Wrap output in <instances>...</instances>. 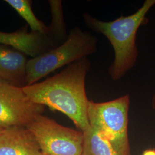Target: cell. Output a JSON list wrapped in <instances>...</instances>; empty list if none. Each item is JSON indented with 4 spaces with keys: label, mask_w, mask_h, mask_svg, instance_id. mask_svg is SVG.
<instances>
[{
    "label": "cell",
    "mask_w": 155,
    "mask_h": 155,
    "mask_svg": "<svg viewBox=\"0 0 155 155\" xmlns=\"http://www.w3.org/2000/svg\"><path fill=\"white\" fill-rule=\"evenodd\" d=\"M90 66L88 57L83 58L54 76L23 89L34 102L61 112L79 130L85 132L90 128L87 118L89 100L86 92V78Z\"/></svg>",
    "instance_id": "cell-1"
},
{
    "label": "cell",
    "mask_w": 155,
    "mask_h": 155,
    "mask_svg": "<svg viewBox=\"0 0 155 155\" xmlns=\"http://www.w3.org/2000/svg\"><path fill=\"white\" fill-rule=\"evenodd\" d=\"M155 5V0H146L133 14L109 21L101 20L86 12L83 13L86 27L105 36L113 47L114 58L108 70L113 81L121 79L135 66L139 55L136 34L140 26L147 21V15Z\"/></svg>",
    "instance_id": "cell-2"
},
{
    "label": "cell",
    "mask_w": 155,
    "mask_h": 155,
    "mask_svg": "<svg viewBox=\"0 0 155 155\" xmlns=\"http://www.w3.org/2000/svg\"><path fill=\"white\" fill-rule=\"evenodd\" d=\"M97 50L98 39L94 35L78 26L74 27L62 44L28 60L26 86L38 82L62 67L89 57Z\"/></svg>",
    "instance_id": "cell-3"
},
{
    "label": "cell",
    "mask_w": 155,
    "mask_h": 155,
    "mask_svg": "<svg viewBox=\"0 0 155 155\" xmlns=\"http://www.w3.org/2000/svg\"><path fill=\"white\" fill-rule=\"evenodd\" d=\"M129 105V95L104 102L89 100L88 104L90 127L106 139L119 155H132L127 133Z\"/></svg>",
    "instance_id": "cell-4"
},
{
    "label": "cell",
    "mask_w": 155,
    "mask_h": 155,
    "mask_svg": "<svg viewBox=\"0 0 155 155\" xmlns=\"http://www.w3.org/2000/svg\"><path fill=\"white\" fill-rule=\"evenodd\" d=\"M26 127L33 134L43 155H81L82 132L66 127L43 116L36 117Z\"/></svg>",
    "instance_id": "cell-5"
},
{
    "label": "cell",
    "mask_w": 155,
    "mask_h": 155,
    "mask_svg": "<svg viewBox=\"0 0 155 155\" xmlns=\"http://www.w3.org/2000/svg\"><path fill=\"white\" fill-rule=\"evenodd\" d=\"M44 108L31 100L23 87L0 79V127H26Z\"/></svg>",
    "instance_id": "cell-6"
},
{
    "label": "cell",
    "mask_w": 155,
    "mask_h": 155,
    "mask_svg": "<svg viewBox=\"0 0 155 155\" xmlns=\"http://www.w3.org/2000/svg\"><path fill=\"white\" fill-rule=\"evenodd\" d=\"M0 45L11 46L32 58L58 46L48 35L32 31L28 32L24 28L12 33L0 32Z\"/></svg>",
    "instance_id": "cell-7"
},
{
    "label": "cell",
    "mask_w": 155,
    "mask_h": 155,
    "mask_svg": "<svg viewBox=\"0 0 155 155\" xmlns=\"http://www.w3.org/2000/svg\"><path fill=\"white\" fill-rule=\"evenodd\" d=\"M0 155H43L26 127L5 129L0 133Z\"/></svg>",
    "instance_id": "cell-8"
},
{
    "label": "cell",
    "mask_w": 155,
    "mask_h": 155,
    "mask_svg": "<svg viewBox=\"0 0 155 155\" xmlns=\"http://www.w3.org/2000/svg\"><path fill=\"white\" fill-rule=\"evenodd\" d=\"M27 63L24 54L0 45V79L17 86H25Z\"/></svg>",
    "instance_id": "cell-9"
},
{
    "label": "cell",
    "mask_w": 155,
    "mask_h": 155,
    "mask_svg": "<svg viewBox=\"0 0 155 155\" xmlns=\"http://www.w3.org/2000/svg\"><path fill=\"white\" fill-rule=\"evenodd\" d=\"M83 133L81 155H119L106 139L91 127Z\"/></svg>",
    "instance_id": "cell-10"
},
{
    "label": "cell",
    "mask_w": 155,
    "mask_h": 155,
    "mask_svg": "<svg viewBox=\"0 0 155 155\" xmlns=\"http://www.w3.org/2000/svg\"><path fill=\"white\" fill-rule=\"evenodd\" d=\"M52 15V21L48 26V36L52 39L58 45L62 44L66 40V25L64 20L62 2L59 0L49 1Z\"/></svg>",
    "instance_id": "cell-11"
},
{
    "label": "cell",
    "mask_w": 155,
    "mask_h": 155,
    "mask_svg": "<svg viewBox=\"0 0 155 155\" xmlns=\"http://www.w3.org/2000/svg\"><path fill=\"white\" fill-rule=\"evenodd\" d=\"M6 2L13 8L27 22L32 32L48 35V28L39 20L33 13L31 1L29 0H6Z\"/></svg>",
    "instance_id": "cell-12"
},
{
    "label": "cell",
    "mask_w": 155,
    "mask_h": 155,
    "mask_svg": "<svg viewBox=\"0 0 155 155\" xmlns=\"http://www.w3.org/2000/svg\"><path fill=\"white\" fill-rule=\"evenodd\" d=\"M143 155H155V150H147L143 152Z\"/></svg>",
    "instance_id": "cell-13"
},
{
    "label": "cell",
    "mask_w": 155,
    "mask_h": 155,
    "mask_svg": "<svg viewBox=\"0 0 155 155\" xmlns=\"http://www.w3.org/2000/svg\"><path fill=\"white\" fill-rule=\"evenodd\" d=\"M152 106L153 107V109H155V94L153 98H152Z\"/></svg>",
    "instance_id": "cell-14"
},
{
    "label": "cell",
    "mask_w": 155,
    "mask_h": 155,
    "mask_svg": "<svg viewBox=\"0 0 155 155\" xmlns=\"http://www.w3.org/2000/svg\"><path fill=\"white\" fill-rule=\"evenodd\" d=\"M4 129H3V128L0 127V133H1V132H2Z\"/></svg>",
    "instance_id": "cell-15"
}]
</instances>
